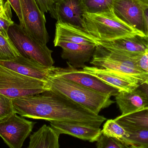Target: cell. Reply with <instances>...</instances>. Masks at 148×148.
Listing matches in <instances>:
<instances>
[{
  "label": "cell",
  "mask_w": 148,
  "mask_h": 148,
  "mask_svg": "<svg viewBox=\"0 0 148 148\" xmlns=\"http://www.w3.org/2000/svg\"><path fill=\"white\" fill-rule=\"evenodd\" d=\"M15 113L23 117L100 127L107 120L103 116L49 90L13 99Z\"/></svg>",
  "instance_id": "6da1fadb"
},
{
  "label": "cell",
  "mask_w": 148,
  "mask_h": 148,
  "mask_svg": "<svg viewBox=\"0 0 148 148\" xmlns=\"http://www.w3.org/2000/svg\"><path fill=\"white\" fill-rule=\"evenodd\" d=\"M47 81L50 90L60 93L96 114L114 102L108 96L60 77L49 76Z\"/></svg>",
  "instance_id": "7a4b0ae2"
},
{
  "label": "cell",
  "mask_w": 148,
  "mask_h": 148,
  "mask_svg": "<svg viewBox=\"0 0 148 148\" xmlns=\"http://www.w3.org/2000/svg\"><path fill=\"white\" fill-rule=\"evenodd\" d=\"M141 56L131 57L97 43L90 64L137 79L141 83L148 78V74L141 71L137 66V60Z\"/></svg>",
  "instance_id": "3957f363"
},
{
  "label": "cell",
  "mask_w": 148,
  "mask_h": 148,
  "mask_svg": "<svg viewBox=\"0 0 148 148\" xmlns=\"http://www.w3.org/2000/svg\"><path fill=\"white\" fill-rule=\"evenodd\" d=\"M84 24L88 34L98 40H111L137 34L143 35L120 21L113 12L86 13Z\"/></svg>",
  "instance_id": "277c9868"
},
{
  "label": "cell",
  "mask_w": 148,
  "mask_h": 148,
  "mask_svg": "<svg viewBox=\"0 0 148 148\" xmlns=\"http://www.w3.org/2000/svg\"><path fill=\"white\" fill-rule=\"evenodd\" d=\"M49 90L47 81L23 75L0 65V94L14 99Z\"/></svg>",
  "instance_id": "5b68a950"
},
{
  "label": "cell",
  "mask_w": 148,
  "mask_h": 148,
  "mask_svg": "<svg viewBox=\"0 0 148 148\" xmlns=\"http://www.w3.org/2000/svg\"><path fill=\"white\" fill-rule=\"evenodd\" d=\"M9 38L21 56L35 61L45 66H53V51L27 34L19 24L14 23L9 28Z\"/></svg>",
  "instance_id": "8992f818"
},
{
  "label": "cell",
  "mask_w": 148,
  "mask_h": 148,
  "mask_svg": "<svg viewBox=\"0 0 148 148\" xmlns=\"http://www.w3.org/2000/svg\"><path fill=\"white\" fill-rule=\"evenodd\" d=\"M22 14V23L20 26L33 39L47 45L49 36L46 28L45 14L36 0H20Z\"/></svg>",
  "instance_id": "52a82bcc"
},
{
  "label": "cell",
  "mask_w": 148,
  "mask_h": 148,
  "mask_svg": "<svg viewBox=\"0 0 148 148\" xmlns=\"http://www.w3.org/2000/svg\"><path fill=\"white\" fill-rule=\"evenodd\" d=\"M67 63L68 66L66 68L52 66L49 76L60 77L110 97L115 96L120 92L118 89L105 83L96 77L82 69L75 68L68 62Z\"/></svg>",
  "instance_id": "ba28073f"
},
{
  "label": "cell",
  "mask_w": 148,
  "mask_h": 148,
  "mask_svg": "<svg viewBox=\"0 0 148 148\" xmlns=\"http://www.w3.org/2000/svg\"><path fill=\"white\" fill-rule=\"evenodd\" d=\"M36 123L13 113L0 121V137L10 148H21Z\"/></svg>",
  "instance_id": "9c48e42d"
},
{
  "label": "cell",
  "mask_w": 148,
  "mask_h": 148,
  "mask_svg": "<svg viewBox=\"0 0 148 148\" xmlns=\"http://www.w3.org/2000/svg\"><path fill=\"white\" fill-rule=\"evenodd\" d=\"M148 7L138 0H114L113 12L123 23L147 36L145 12Z\"/></svg>",
  "instance_id": "30bf717a"
},
{
  "label": "cell",
  "mask_w": 148,
  "mask_h": 148,
  "mask_svg": "<svg viewBox=\"0 0 148 148\" xmlns=\"http://www.w3.org/2000/svg\"><path fill=\"white\" fill-rule=\"evenodd\" d=\"M49 12L57 22L73 26L88 34L84 24L86 10L82 0H54L49 6Z\"/></svg>",
  "instance_id": "8fae6325"
},
{
  "label": "cell",
  "mask_w": 148,
  "mask_h": 148,
  "mask_svg": "<svg viewBox=\"0 0 148 148\" xmlns=\"http://www.w3.org/2000/svg\"><path fill=\"white\" fill-rule=\"evenodd\" d=\"M95 40L97 44L131 57H139L148 52V39L142 35H135L111 40Z\"/></svg>",
  "instance_id": "7c38bea8"
},
{
  "label": "cell",
  "mask_w": 148,
  "mask_h": 148,
  "mask_svg": "<svg viewBox=\"0 0 148 148\" xmlns=\"http://www.w3.org/2000/svg\"><path fill=\"white\" fill-rule=\"evenodd\" d=\"M55 47L62 49L61 57L68 60L69 63L75 68H83L85 63L92 58L96 45H85L73 42H59L54 43Z\"/></svg>",
  "instance_id": "4fadbf2b"
},
{
  "label": "cell",
  "mask_w": 148,
  "mask_h": 148,
  "mask_svg": "<svg viewBox=\"0 0 148 148\" xmlns=\"http://www.w3.org/2000/svg\"><path fill=\"white\" fill-rule=\"evenodd\" d=\"M82 70L97 77L105 83L118 89L120 91H129L137 88L140 82L137 79L121 75L105 69L85 66Z\"/></svg>",
  "instance_id": "5bb4252c"
},
{
  "label": "cell",
  "mask_w": 148,
  "mask_h": 148,
  "mask_svg": "<svg viewBox=\"0 0 148 148\" xmlns=\"http://www.w3.org/2000/svg\"><path fill=\"white\" fill-rule=\"evenodd\" d=\"M0 65L23 75L44 81H47L52 67L45 66L22 56L13 60H0Z\"/></svg>",
  "instance_id": "9a60e30c"
},
{
  "label": "cell",
  "mask_w": 148,
  "mask_h": 148,
  "mask_svg": "<svg viewBox=\"0 0 148 148\" xmlns=\"http://www.w3.org/2000/svg\"><path fill=\"white\" fill-rule=\"evenodd\" d=\"M50 126L60 135H69L90 143L97 142L102 134L100 127L81 124L50 122Z\"/></svg>",
  "instance_id": "2e32d148"
},
{
  "label": "cell",
  "mask_w": 148,
  "mask_h": 148,
  "mask_svg": "<svg viewBox=\"0 0 148 148\" xmlns=\"http://www.w3.org/2000/svg\"><path fill=\"white\" fill-rule=\"evenodd\" d=\"M122 115L144 110L148 108V99L139 88L131 91H122L115 96Z\"/></svg>",
  "instance_id": "e0dca14e"
},
{
  "label": "cell",
  "mask_w": 148,
  "mask_h": 148,
  "mask_svg": "<svg viewBox=\"0 0 148 148\" xmlns=\"http://www.w3.org/2000/svg\"><path fill=\"white\" fill-rule=\"evenodd\" d=\"M59 42L85 45H96L95 39L82 30L65 23L57 22L54 43Z\"/></svg>",
  "instance_id": "ac0fdd59"
},
{
  "label": "cell",
  "mask_w": 148,
  "mask_h": 148,
  "mask_svg": "<svg viewBox=\"0 0 148 148\" xmlns=\"http://www.w3.org/2000/svg\"><path fill=\"white\" fill-rule=\"evenodd\" d=\"M60 135L44 124L29 136L28 148H60Z\"/></svg>",
  "instance_id": "d6986e66"
},
{
  "label": "cell",
  "mask_w": 148,
  "mask_h": 148,
  "mask_svg": "<svg viewBox=\"0 0 148 148\" xmlns=\"http://www.w3.org/2000/svg\"><path fill=\"white\" fill-rule=\"evenodd\" d=\"M114 120L123 127L148 129V113L145 110L121 115Z\"/></svg>",
  "instance_id": "ffe728a7"
},
{
  "label": "cell",
  "mask_w": 148,
  "mask_h": 148,
  "mask_svg": "<svg viewBox=\"0 0 148 148\" xmlns=\"http://www.w3.org/2000/svg\"><path fill=\"white\" fill-rule=\"evenodd\" d=\"M127 132L126 137L121 142L126 145H133L148 148V129L124 127Z\"/></svg>",
  "instance_id": "44dd1931"
},
{
  "label": "cell",
  "mask_w": 148,
  "mask_h": 148,
  "mask_svg": "<svg viewBox=\"0 0 148 148\" xmlns=\"http://www.w3.org/2000/svg\"><path fill=\"white\" fill-rule=\"evenodd\" d=\"M86 12L96 14L113 12L114 0H82Z\"/></svg>",
  "instance_id": "7402d4cb"
},
{
  "label": "cell",
  "mask_w": 148,
  "mask_h": 148,
  "mask_svg": "<svg viewBox=\"0 0 148 148\" xmlns=\"http://www.w3.org/2000/svg\"><path fill=\"white\" fill-rule=\"evenodd\" d=\"M102 132L103 134L116 139L119 141H121L127 134L125 129L112 119L106 121L103 125Z\"/></svg>",
  "instance_id": "603a6c76"
},
{
  "label": "cell",
  "mask_w": 148,
  "mask_h": 148,
  "mask_svg": "<svg viewBox=\"0 0 148 148\" xmlns=\"http://www.w3.org/2000/svg\"><path fill=\"white\" fill-rule=\"evenodd\" d=\"M21 56L10 39L0 35V60H9Z\"/></svg>",
  "instance_id": "cb8c5ba5"
},
{
  "label": "cell",
  "mask_w": 148,
  "mask_h": 148,
  "mask_svg": "<svg viewBox=\"0 0 148 148\" xmlns=\"http://www.w3.org/2000/svg\"><path fill=\"white\" fill-rule=\"evenodd\" d=\"M15 113L13 99L0 94V121Z\"/></svg>",
  "instance_id": "d4e9b609"
},
{
  "label": "cell",
  "mask_w": 148,
  "mask_h": 148,
  "mask_svg": "<svg viewBox=\"0 0 148 148\" xmlns=\"http://www.w3.org/2000/svg\"><path fill=\"white\" fill-rule=\"evenodd\" d=\"M96 148H125L122 143L116 139L102 134L97 142Z\"/></svg>",
  "instance_id": "484cf974"
},
{
  "label": "cell",
  "mask_w": 148,
  "mask_h": 148,
  "mask_svg": "<svg viewBox=\"0 0 148 148\" xmlns=\"http://www.w3.org/2000/svg\"><path fill=\"white\" fill-rule=\"evenodd\" d=\"M14 23L12 20H7L0 17V35L9 38L8 35L9 28Z\"/></svg>",
  "instance_id": "4316f807"
},
{
  "label": "cell",
  "mask_w": 148,
  "mask_h": 148,
  "mask_svg": "<svg viewBox=\"0 0 148 148\" xmlns=\"http://www.w3.org/2000/svg\"><path fill=\"white\" fill-rule=\"evenodd\" d=\"M7 1L16 14L20 21V24H21L23 22V16L20 0H7Z\"/></svg>",
  "instance_id": "83f0119b"
},
{
  "label": "cell",
  "mask_w": 148,
  "mask_h": 148,
  "mask_svg": "<svg viewBox=\"0 0 148 148\" xmlns=\"http://www.w3.org/2000/svg\"><path fill=\"white\" fill-rule=\"evenodd\" d=\"M137 66L141 71L148 74V52L139 58Z\"/></svg>",
  "instance_id": "f1b7e54d"
},
{
  "label": "cell",
  "mask_w": 148,
  "mask_h": 148,
  "mask_svg": "<svg viewBox=\"0 0 148 148\" xmlns=\"http://www.w3.org/2000/svg\"><path fill=\"white\" fill-rule=\"evenodd\" d=\"M0 17L7 20H12L10 5L8 2L5 3L4 6H0Z\"/></svg>",
  "instance_id": "f546056e"
},
{
  "label": "cell",
  "mask_w": 148,
  "mask_h": 148,
  "mask_svg": "<svg viewBox=\"0 0 148 148\" xmlns=\"http://www.w3.org/2000/svg\"><path fill=\"white\" fill-rule=\"evenodd\" d=\"M41 10L43 13L49 12V5L48 0H36Z\"/></svg>",
  "instance_id": "4dcf8cb0"
},
{
  "label": "cell",
  "mask_w": 148,
  "mask_h": 148,
  "mask_svg": "<svg viewBox=\"0 0 148 148\" xmlns=\"http://www.w3.org/2000/svg\"><path fill=\"white\" fill-rule=\"evenodd\" d=\"M138 88L144 92L148 99V84L146 82L140 83Z\"/></svg>",
  "instance_id": "1f68e13d"
},
{
  "label": "cell",
  "mask_w": 148,
  "mask_h": 148,
  "mask_svg": "<svg viewBox=\"0 0 148 148\" xmlns=\"http://www.w3.org/2000/svg\"><path fill=\"white\" fill-rule=\"evenodd\" d=\"M123 145H124V148H147L133 145H126V144H123Z\"/></svg>",
  "instance_id": "d6a6232c"
},
{
  "label": "cell",
  "mask_w": 148,
  "mask_h": 148,
  "mask_svg": "<svg viewBox=\"0 0 148 148\" xmlns=\"http://www.w3.org/2000/svg\"><path fill=\"white\" fill-rule=\"evenodd\" d=\"M145 17H146V22H147V27L148 34L147 36L148 39V7L146 8L145 12Z\"/></svg>",
  "instance_id": "836d02e7"
},
{
  "label": "cell",
  "mask_w": 148,
  "mask_h": 148,
  "mask_svg": "<svg viewBox=\"0 0 148 148\" xmlns=\"http://www.w3.org/2000/svg\"><path fill=\"white\" fill-rule=\"evenodd\" d=\"M148 6V0H138Z\"/></svg>",
  "instance_id": "e575fe53"
},
{
  "label": "cell",
  "mask_w": 148,
  "mask_h": 148,
  "mask_svg": "<svg viewBox=\"0 0 148 148\" xmlns=\"http://www.w3.org/2000/svg\"><path fill=\"white\" fill-rule=\"evenodd\" d=\"M4 2H3V0H0V6H4Z\"/></svg>",
  "instance_id": "d590c367"
},
{
  "label": "cell",
  "mask_w": 148,
  "mask_h": 148,
  "mask_svg": "<svg viewBox=\"0 0 148 148\" xmlns=\"http://www.w3.org/2000/svg\"><path fill=\"white\" fill-rule=\"evenodd\" d=\"M54 1V0H48L49 6H50V4L52 3V2H53Z\"/></svg>",
  "instance_id": "8d00e7d4"
},
{
  "label": "cell",
  "mask_w": 148,
  "mask_h": 148,
  "mask_svg": "<svg viewBox=\"0 0 148 148\" xmlns=\"http://www.w3.org/2000/svg\"><path fill=\"white\" fill-rule=\"evenodd\" d=\"M146 110V111H147V112L148 113V108H147V109H146L145 110Z\"/></svg>",
  "instance_id": "74e56055"
},
{
  "label": "cell",
  "mask_w": 148,
  "mask_h": 148,
  "mask_svg": "<svg viewBox=\"0 0 148 148\" xmlns=\"http://www.w3.org/2000/svg\"><path fill=\"white\" fill-rule=\"evenodd\" d=\"M145 82H146L148 84V79H147V80H146V81H145Z\"/></svg>",
  "instance_id": "f35d334b"
}]
</instances>
